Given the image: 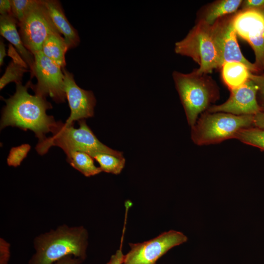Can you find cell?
I'll list each match as a JSON object with an SVG mask.
<instances>
[{"mask_svg":"<svg viewBox=\"0 0 264 264\" xmlns=\"http://www.w3.org/2000/svg\"><path fill=\"white\" fill-rule=\"evenodd\" d=\"M181 232L171 230L142 242L130 243V251L124 255L122 264H156L170 249L187 242Z\"/></svg>","mask_w":264,"mask_h":264,"instance_id":"obj_8","label":"cell"},{"mask_svg":"<svg viewBox=\"0 0 264 264\" xmlns=\"http://www.w3.org/2000/svg\"><path fill=\"white\" fill-rule=\"evenodd\" d=\"M7 55L5 45L2 40L0 42V66L3 65L4 58Z\"/></svg>","mask_w":264,"mask_h":264,"instance_id":"obj_33","label":"cell"},{"mask_svg":"<svg viewBox=\"0 0 264 264\" xmlns=\"http://www.w3.org/2000/svg\"><path fill=\"white\" fill-rule=\"evenodd\" d=\"M84 261L83 260L73 256H67L57 261L54 264H81Z\"/></svg>","mask_w":264,"mask_h":264,"instance_id":"obj_30","label":"cell"},{"mask_svg":"<svg viewBox=\"0 0 264 264\" xmlns=\"http://www.w3.org/2000/svg\"><path fill=\"white\" fill-rule=\"evenodd\" d=\"M44 3L56 28L63 35L69 49L76 47L80 42L79 35L67 19L60 2L44 0Z\"/></svg>","mask_w":264,"mask_h":264,"instance_id":"obj_14","label":"cell"},{"mask_svg":"<svg viewBox=\"0 0 264 264\" xmlns=\"http://www.w3.org/2000/svg\"><path fill=\"white\" fill-rule=\"evenodd\" d=\"M253 125L255 127L264 129V112L260 111L253 115Z\"/></svg>","mask_w":264,"mask_h":264,"instance_id":"obj_32","label":"cell"},{"mask_svg":"<svg viewBox=\"0 0 264 264\" xmlns=\"http://www.w3.org/2000/svg\"><path fill=\"white\" fill-rule=\"evenodd\" d=\"M253 115L206 111L192 127V139L195 144L202 146L235 139L241 130L254 126Z\"/></svg>","mask_w":264,"mask_h":264,"instance_id":"obj_5","label":"cell"},{"mask_svg":"<svg viewBox=\"0 0 264 264\" xmlns=\"http://www.w3.org/2000/svg\"><path fill=\"white\" fill-rule=\"evenodd\" d=\"M233 15L222 17L212 25L220 68L225 62H239L246 66L252 73L260 74L255 64L249 62L241 51L232 24Z\"/></svg>","mask_w":264,"mask_h":264,"instance_id":"obj_11","label":"cell"},{"mask_svg":"<svg viewBox=\"0 0 264 264\" xmlns=\"http://www.w3.org/2000/svg\"><path fill=\"white\" fill-rule=\"evenodd\" d=\"M11 1V14L18 24L38 3L39 0H12Z\"/></svg>","mask_w":264,"mask_h":264,"instance_id":"obj_23","label":"cell"},{"mask_svg":"<svg viewBox=\"0 0 264 264\" xmlns=\"http://www.w3.org/2000/svg\"><path fill=\"white\" fill-rule=\"evenodd\" d=\"M242 0H220L211 3L199 20L212 25L219 19L235 13L241 6Z\"/></svg>","mask_w":264,"mask_h":264,"instance_id":"obj_18","label":"cell"},{"mask_svg":"<svg viewBox=\"0 0 264 264\" xmlns=\"http://www.w3.org/2000/svg\"><path fill=\"white\" fill-rule=\"evenodd\" d=\"M88 233L82 226L66 225L42 234L35 238L36 252L28 264H54L67 256H73L84 261L86 258Z\"/></svg>","mask_w":264,"mask_h":264,"instance_id":"obj_2","label":"cell"},{"mask_svg":"<svg viewBox=\"0 0 264 264\" xmlns=\"http://www.w3.org/2000/svg\"><path fill=\"white\" fill-rule=\"evenodd\" d=\"M70 165L87 177L96 175L102 170L94 164V158L89 154L82 152H74L66 156Z\"/></svg>","mask_w":264,"mask_h":264,"instance_id":"obj_19","label":"cell"},{"mask_svg":"<svg viewBox=\"0 0 264 264\" xmlns=\"http://www.w3.org/2000/svg\"><path fill=\"white\" fill-rule=\"evenodd\" d=\"M18 25L24 46L33 55L42 51L43 44L49 35L60 33L52 22L44 0H39Z\"/></svg>","mask_w":264,"mask_h":264,"instance_id":"obj_9","label":"cell"},{"mask_svg":"<svg viewBox=\"0 0 264 264\" xmlns=\"http://www.w3.org/2000/svg\"><path fill=\"white\" fill-rule=\"evenodd\" d=\"M263 71H264V69H263Z\"/></svg>","mask_w":264,"mask_h":264,"instance_id":"obj_34","label":"cell"},{"mask_svg":"<svg viewBox=\"0 0 264 264\" xmlns=\"http://www.w3.org/2000/svg\"><path fill=\"white\" fill-rule=\"evenodd\" d=\"M34 65L31 77H36V85L31 83L30 88L35 94L46 98L50 96L57 103L65 102L64 75L62 68L53 62L42 51L35 53Z\"/></svg>","mask_w":264,"mask_h":264,"instance_id":"obj_7","label":"cell"},{"mask_svg":"<svg viewBox=\"0 0 264 264\" xmlns=\"http://www.w3.org/2000/svg\"><path fill=\"white\" fill-rule=\"evenodd\" d=\"M175 51L198 63L199 67L196 70L199 74H207L220 68L212 25L201 20L198 19L183 39L176 43Z\"/></svg>","mask_w":264,"mask_h":264,"instance_id":"obj_6","label":"cell"},{"mask_svg":"<svg viewBox=\"0 0 264 264\" xmlns=\"http://www.w3.org/2000/svg\"><path fill=\"white\" fill-rule=\"evenodd\" d=\"M98 163L102 172L118 175L121 173L125 166V159L123 156L100 153L93 156Z\"/></svg>","mask_w":264,"mask_h":264,"instance_id":"obj_20","label":"cell"},{"mask_svg":"<svg viewBox=\"0 0 264 264\" xmlns=\"http://www.w3.org/2000/svg\"><path fill=\"white\" fill-rule=\"evenodd\" d=\"M251 79L257 86L258 93L260 99L261 107L262 111L264 112V73L254 74L251 73L250 76Z\"/></svg>","mask_w":264,"mask_h":264,"instance_id":"obj_25","label":"cell"},{"mask_svg":"<svg viewBox=\"0 0 264 264\" xmlns=\"http://www.w3.org/2000/svg\"><path fill=\"white\" fill-rule=\"evenodd\" d=\"M232 24L237 34L253 49L255 65L259 72L264 67V10H241L233 15Z\"/></svg>","mask_w":264,"mask_h":264,"instance_id":"obj_10","label":"cell"},{"mask_svg":"<svg viewBox=\"0 0 264 264\" xmlns=\"http://www.w3.org/2000/svg\"><path fill=\"white\" fill-rule=\"evenodd\" d=\"M173 77L188 124L192 127L199 114L206 111L219 99L218 87L210 76L199 74L196 69L187 74L175 71Z\"/></svg>","mask_w":264,"mask_h":264,"instance_id":"obj_4","label":"cell"},{"mask_svg":"<svg viewBox=\"0 0 264 264\" xmlns=\"http://www.w3.org/2000/svg\"><path fill=\"white\" fill-rule=\"evenodd\" d=\"M258 88L249 79L242 86L230 90L229 98L219 105L211 106L206 111L225 112L236 115H255L262 111L257 99Z\"/></svg>","mask_w":264,"mask_h":264,"instance_id":"obj_12","label":"cell"},{"mask_svg":"<svg viewBox=\"0 0 264 264\" xmlns=\"http://www.w3.org/2000/svg\"><path fill=\"white\" fill-rule=\"evenodd\" d=\"M31 149L28 144H23L11 149L7 158V164L15 167L20 165Z\"/></svg>","mask_w":264,"mask_h":264,"instance_id":"obj_24","label":"cell"},{"mask_svg":"<svg viewBox=\"0 0 264 264\" xmlns=\"http://www.w3.org/2000/svg\"><path fill=\"white\" fill-rule=\"evenodd\" d=\"M18 22L11 14L0 16V33L14 46L16 50L27 64L32 73L34 65V57L24 46L17 29Z\"/></svg>","mask_w":264,"mask_h":264,"instance_id":"obj_15","label":"cell"},{"mask_svg":"<svg viewBox=\"0 0 264 264\" xmlns=\"http://www.w3.org/2000/svg\"><path fill=\"white\" fill-rule=\"evenodd\" d=\"M124 234L122 235V239L121 240V244L119 249H118L116 252L113 254L109 261L106 264H122L124 255L122 252V243L123 240Z\"/></svg>","mask_w":264,"mask_h":264,"instance_id":"obj_28","label":"cell"},{"mask_svg":"<svg viewBox=\"0 0 264 264\" xmlns=\"http://www.w3.org/2000/svg\"><path fill=\"white\" fill-rule=\"evenodd\" d=\"M27 71L28 70L27 68L14 63L13 61H11L0 79V89H3L11 82H15L16 84L22 83L23 74Z\"/></svg>","mask_w":264,"mask_h":264,"instance_id":"obj_22","label":"cell"},{"mask_svg":"<svg viewBox=\"0 0 264 264\" xmlns=\"http://www.w3.org/2000/svg\"><path fill=\"white\" fill-rule=\"evenodd\" d=\"M242 10H264V0H242Z\"/></svg>","mask_w":264,"mask_h":264,"instance_id":"obj_26","label":"cell"},{"mask_svg":"<svg viewBox=\"0 0 264 264\" xmlns=\"http://www.w3.org/2000/svg\"><path fill=\"white\" fill-rule=\"evenodd\" d=\"M235 139L242 142L264 150V129L250 127L241 130Z\"/></svg>","mask_w":264,"mask_h":264,"instance_id":"obj_21","label":"cell"},{"mask_svg":"<svg viewBox=\"0 0 264 264\" xmlns=\"http://www.w3.org/2000/svg\"><path fill=\"white\" fill-rule=\"evenodd\" d=\"M79 127L57 121L52 132V136L38 142L36 149L41 155L47 152L51 146L61 148L68 155L72 152H82L93 156L100 153L123 156L122 152L113 150L101 142L87 125L85 119L78 121Z\"/></svg>","mask_w":264,"mask_h":264,"instance_id":"obj_3","label":"cell"},{"mask_svg":"<svg viewBox=\"0 0 264 264\" xmlns=\"http://www.w3.org/2000/svg\"><path fill=\"white\" fill-rule=\"evenodd\" d=\"M11 1L10 0H0V13L1 15L11 14ZM12 15V14H11Z\"/></svg>","mask_w":264,"mask_h":264,"instance_id":"obj_31","label":"cell"},{"mask_svg":"<svg viewBox=\"0 0 264 264\" xmlns=\"http://www.w3.org/2000/svg\"><path fill=\"white\" fill-rule=\"evenodd\" d=\"M31 83L29 81L24 86L22 83L16 84L14 95L7 99L2 98L6 105L2 111L0 129L10 126L24 131L30 130L35 133L40 142L46 138L47 133L52 132L57 122L53 116L46 113L52 108L46 98L28 93Z\"/></svg>","mask_w":264,"mask_h":264,"instance_id":"obj_1","label":"cell"},{"mask_svg":"<svg viewBox=\"0 0 264 264\" xmlns=\"http://www.w3.org/2000/svg\"><path fill=\"white\" fill-rule=\"evenodd\" d=\"M220 68L222 79L229 90L243 85L252 73L246 66L239 62H225Z\"/></svg>","mask_w":264,"mask_h":264,"instance_id":"obj_16","label":"cell"},{"mask_svg":"<svg viewBox=\"0 0 264 264\" xmlns=\"http://www.w3.org/2000/svg\"><path fill=\"white\" fill-rule=\"evenodd\" d=\"M62 70L65 91L71 111L66 122L74 124L75 121L92 117L96 103L93 93L80 88L75 83L73 74L65 67Z\"/></svg>","mask_w":264,"mask_h":264,"instance_id":"obj_13","label":"cell"},{"mask_svg":"<svg viewBox=\"0 0 264 264\" xmlns=\"http://www.w3.org/2000/svg\"><path fill=\"white\" fill-rule=\"evenodd\" d=\"M69 49L68 46L60 33H53L44 42L42 52L59 66L64 68L66 65L65 55Z\"/></svg>","mask_w":264,"mask_h":264,"instance_id":"obj_17","label":"cell"},{"mask_svg":"<svg viewBox=\"0 0 264 264\" xmlns=\"http://www.w3.org/2000/svg\"><path fill=\"white\" fill-rule=\"evenodd\" d=\"M8 55L12 58L13 61L14 63L22 66L26 68H28V66L27 64L25 62L20 54L17 51L16 49L14 48L11 44H9Z\"/></svg>","mask_w":264,"mask_h":264,"instance_id":"obj_27","label":"cell"},{"mask_svg":"<svg viewBox=\"0 0 264 264\" xmlns=\"http://www.w3.org/2000/svg\"><path fill=\"white\" fill-rule=\"evenodd\" d=\"M0 264H7L9 258V245L3 240L0 239Z\"/></svg>","mask_w":264,"mask_h":264,"instance_id":"obj_29","label":"cell"}]
</instances>
